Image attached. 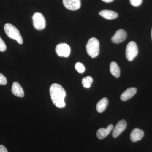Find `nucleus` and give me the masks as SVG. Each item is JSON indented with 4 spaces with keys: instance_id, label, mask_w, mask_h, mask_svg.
<instances>
[{
    "instance_id": "obj_1",
    "label": "nucleus",
    "mask_w": 152,
    "mask_h": 152,
    "mask_svg": "<svg viewBox=\"0 0 152 152\" xmlns=\"http://www.w3.org/2000/svg\"><path fill=\"white\" fill-rule=\"evenodd\" d=\"M50 93L52 102L57 107L62 108L65 106L64 102L66 93L64 88L57 83L52 84L50 87Z\"/></svg>"
},
{
    "instance_id": "obj_2",
    "label": "nucleus",
    "mask_w": 152,
    "mask_h": 152,
    "mask_svg": "<svg viewBox=\"0 0 152 152\" xmlns=\"http://www.w3.org/2000/svg\"><path fill=\"white\" fill-rule=\"evenodd\" d=\"M4 30L6 34L12 39L17 41L20 44L23 43V39L19 30L13 25L10 23H7L4 26Z\"/></svg>"
},
{
    "instance_id": "obj_3",
    "label": "nucleus",
    "mask_w": 152,
    "mask_h": 152,
    "mask_svg": "<svg viewBox=\"0 0 152 152\" xmlns=\"http://www.w3.org/2000/svg\"><path fill=\"white\" fill-rule=\"evenodd\" d=\"M87 53L92 58L97 56L99 53V42L96 38H91L86 45Z\"/></svg>"
},
{
    "instance_id": "obj_4",
    "label": "nucleus",
    "mask_w": 152,
    "mask_h": 152,
    "mask_svg": "<svg viewBox=\"0 0 152 152\" xmlns=\"http://www.w3.org/2000/svg\"><path fill=\"white\" fill-rule=\"evenodd\" d=\"M138 54V48L135 42L134 41L128 43L126 50V58L130 61H133L137 57Z\"/></svg>"
},
{
    "instance_id": "obj_5",
    "label": "nucleus",
    "mask_w": 152,
    "mask_h": 152,
    "mask_svg": "<svg viewBox=\"0 0 152 152\" xmlns=\"http://www.w3.org/2000/svg\"><path fill=\"white\" fill-rule=\"evenodd\" d=\"M33 25L38 30L44 29L46 26V20L43 15L41 13L36 12L32 17Z\"/></svg>"
},
{
    "instance_id": "obj_6",
    "label": "nucleus",
    "mask_w": 152,
    "mask_h": 152,
    "mask_svg": "<svg viewBox=\"0 0 152 152\" xmlns=\"http://www.w3.org/2000/svg\"><path fill=\"white\" fill-rule=\"evenodd\" d=\"M56 51L59 56L68 57L70 54L71 49L67 44L60 43L56 46Z\"/></svg>"
},
{
    "instance_id": "obj_7",
    "label": "nucleus",
    "mask_w": 152,
    "mask_h": 152,
    "mask_svg": "<svg viewBox=\"0 0 152 152\" xmlns=\"http://www.w3.org/2000/svg\"><path fill=\"white\" fill-rule=\"evenodd\" d=\"M127 125V124L126 122L124 120H121L117 123L116 125L115 126L113 129L112 133V136L113 137L115 138L118 137L122 132L126 129Z\"/></svg>"
},
{
    "instance_id": "obj_8",
    "label": "nucleus",
    "mask_w": 152,
    "mask_h": 152,
    "mask_svg": "<svg viewBox=\"0 0 152 152\" xmlns=\"http://www.w3.org/2000/svg\"><path fill=\"white\" fill-rule=\"evenodd\" d=\"M127 37V34L124 30L121 29L117 30L111 39L112 42L115 44H119L124 41Z\"/></svg>"
},
{
    "instance_id": "obj_9",
    "label": "nucleus",
    "mask_w": 152,
    "mask_h": 152,
    "mask_svg": "<svg viewBox=\"0 0 152 152\" xmlns=\"http://www.w3.org/2000/svg\"><path fill=\"white\" fill-rule=\"evenodd\" d=\"M63 3L66 8L71 11L79 10L81 5V0H63Z\"/></svg>"
},
{
    "instance_id": "obj_10",
    "label": "nucleus",
    "mask_w": 152,
    "mask_h": 152,
    "mask_svg": "<svg viewBox=\"0 0 152 152\" xmlns=\"http://www.w3.org/2000/svg\"><path fill=\"white\" fill-rule=\"evenodd\" d=\"M113 128L112 124L109 125L106 128H100L97 132V137L99 140H103L108 135Z\"/></svg>"
},
{
    "instance_id": "obj_11",
    "label": "nucleus",
    "mask_w": 152,
    "mask_h": 152,
    "mask_svg": "<svg viewBox=\"0 0 152 152\" xmlns=\"http://www.w3.org/2000/svg\"><path fill=\"white\" fill-rule=\"evenodd\" d=\"M144 136V132L138 128L134 129L130 134L131 141L133 142H136L140 140Z\"/></svg>"
},
{
    "instance_id": "obj_12",
    "label": "nucleus",
    "mask_w": 152,
    "mask_h": 152,
    "mask_svg": "<svg viewBox=\"0 0 152 152\" xmlns=\"http://www.w3.org/2000/svg\"><path fill=\"white\" fill-rule=\"evenodd\" d=\"M12 92L15 96L19 97H23L24 96L23 90L20 85L18 82H15L12 87Z\"/></svg>"
},
{
    "instance_id": "obj_13",
    "label": "nucleus",
    "mask_w": 152,
    "mask_h": 152,
    "mask_svg": "<svg viewBox=\"0 0 152 152\" xmlns=\"http://www.w3.org/2000/svg\"><path fill=\"white\" fill-rule=\"evenodd\" d=\"M137 91V89L135 88H129L121 95V100L123 101L128 100L134 96Z\"/></svg>"
},
{
    "instance_id": "obj_14",
    "label": "nucleus",
    "mask_w": 152,
    "mask_h": 152,
    "mask_svg": "<svg viewBox=\"0 0 152 152\" xmlns=\"http://www.w3.org/2000/svg\"><path fill=\"white\" fill-rule=\"evenodd\" d=\"M99 14L100 15L103 17L105 19L109 20L117 18L118 16V13L116 12L109 10H104L101 11L99 13Z\"/></svg>"
},
{
    "instance_id": "obj_15",
    "label": "nucleus",
    "mask_w": 152,
    "mask_h": 152,
    "mask_svg": "<svg viewBox=\"0 0 152 152\" xmlns=\"http://www.w3.org/2000/svg\"><path fill=\"white\" fill-rule=\"evenodd\" d=\"M108 100L107 98H103L100 100L97 104V111L99 113H102L105 110L108 105Z\"/></svg>"
},
{
    "instance_id": "obj_16",
    "label": "nucleus",
    "mask_w": 152,
    "mask_h": 152,
    "mask_svg": "<svg viewBox=\"0 0 152 152\" xmlns=\"http://www.w3.org/2000/svg\"><path fill=\"white\" fill-rule=\"evenodd\" d=\"M110 71L111 73L117 78L119 77L121 70L119 66L115 62H112L110 64Z\"/></svg>"
},
{
    "instance_id": "obj_17",
    "label": "nucleus",
    "mask_w": 152,
    "mask_h": 152,
    "mask_svg": "<svg viewBox=\"0 0 152 152\" xmlns=\"http://www.w3.org/2000/svg\"><path fill=\"white\" fill-rule=\"evenodd\" d=\"M93 82V79L91 76H87L82 80V84L85 88H89L91 86Z\"/></svg>"
},
{
    "instance_id": "obj_18",
    "label": "nucleus",
    "mask_w": 152,
    "mask_h": 152,
    "mask_svg": "<svg viewBox=\"0 0 152 152\" xmlns=\"http://www.w3.org/2000/svg\"><path fill=\"white\" fill-rule=\"evenodd\" d=\"M75 68L76 70L80 73H83L86 70V68H85V66L81 63H76L75 65Z\"/></svg>"
},
{
    "instance_id": "obj_19",
    "label": "nucleus",
    "mask_w": 152,
    "mask_h": 152,
    "mask_svg": "<svg viewBox=\"0 0 152 152\" xmlns=\"http://www.w3.org/2000/svg\"><path fill=\"white\" fill-rule=\"evenodd\" d=\"M129 1L132 5L134 7H138L141 4L142 0H129Z\"/></svg>"
},
{
    "instance_id": "obj_20",
    "label": "nucleus",
    "mask_w": 152,
    "mask_h": 152,
    "mask_svg": "<svg viewBox=\"0 0 152 152\" xmlns=\"http://www.w3.org/2000/svg\"><path fill=\"white\" fill-rule=\"evenodd\" d=\"M7 50V46L4 42L0 37V51L4 52Z\"/></svg>"
},
{
    "instance_id": "obj_21",
    "label": "nucleus",
    "mask_w": 152,
    "mask_h": 152,
    "mask_svg": "<svg viewBox=\"0 0 152 152\" xmlns=\"http://www.w3.org/2000/svg\"><path fill=\"white\" fill-rule=\"evenodd\" d=\"M7 83V78L2 74L0 73V85H5Z\"/></svg>"
},
{
    "instance_id": "obj_22",
    "label": "nucleus",
    "mask_w": 152,
    "mask_h": 152,
    "mask_svg": "<svg viewBox=\"0 0 152 152\" xmlns=\"http://www.w3.org/2000/svg\"><path fill=\"white\" fill-rule=\"evenodd\" d=\"M0 152H8V151L4 146L0 145Z\"/></svg>"
},
{
    "instance_id": "obj_23",
    "label": "nucleus",
    "mask_w": 152,
    "mask_h": 152,
    "mask_svg": "<svg viewBox=\"0 0 152 152\" xmlns=\"http://www.w3.org/2000/svg\"><path fill=\"white\" fill-rule=\"evenodd\" d=\"M102 1L105 3H110L113 1V0H102Z\"/></svg>"
},
{
    "instance_id": "obj_24",
    "label": "nucleus",
    "mask_w": 152,
    "mask_h": 152,
    "mask_svg": "<svg viewBox=\"0 0 152 152\" xmlns=\"http://www.w3.org/2000/svg\"><path fill=\"white\" fill-rule=\"evenodd\" d=\"M151 37H152V31H151Z\"/></svg>"
}]
</instances>
